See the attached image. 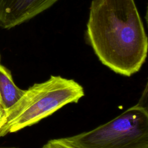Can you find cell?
Segmentation results:
<instances>
[{
	"label": "cell",
	"mask_w": 148,
	"mask_h": 148,
	"mask_svg": "<svg viewBox=\"0 0 148 148\" xmlns=\"http://www.w3.org/2000/svg\"><path fill=\"white\" fill-rule=\"evenodd\" d=\"M86 39L99 60L131 76L145 62L148 40L135 0H92Z\"/></svg>",
	"instance_id": "6da1fadb"
},
{
	"label": "cell",
	"mask_w": 148,
	"mask_h": 148,
	"mask_svg": "<svg viewBox=\"0 0 148 148\" xmlns=\"http://www.w3.org/2000/svg\"><path fill=\"white\" fill-rule=\"evenodd\" d=\"M84 95L79 83L61 76L51 75L34 84L15 104L0 112V138L38 123L67 104L77 103Z\"/></svg>",
	"instance_id": "7a4b0ae2"
},
{
	"label": "cell",
	"mask_w": 148,
	"mask_h": 148,
	"mask_svg": "<svg viewBox=\"0 0 148 148\" xmlns=\"http://www.w3.org/2000/svg\"><path fill=\"white\" fill-rule=\"evenodd\" d=\"M75 148H148V112L138 103L95 128L62 138Z\"/></svg>",
	"instance_id": "3957f363"
},
{
	"label": "cell",
	"mask_w": 148,
	"mask_h": 148,
	"mask_svg": "<svg viewBox=\"0 0 148 148\" xmlns=\"http://www.w3.org/2000/svg\"><path fill=\"white\" fill-rule=\"evenodd\" d=\"M58 0H0V28L10 29L48 9Z\"/></svg>",
	"instance_id": "277c9868"
},
{
	"label": "cell",
	"mask_w": 148,
	"mask_h": 148,
	"mask_svg": "<svg viewBox=\"0 0 148 148\" xmlns=\"http://www.w3.org/2000/svg\"><path fill=\"white\" fill-rule=\"evenodd\" d=\"M24 92L14 84L11 72L0 64V112L15 104Z\"/></svg>",
	"instance_id": "5b68a950"
},
{
	"label": "cell",
	"mask_w": 148,
	"mask_h": 148,
	"mask_svg": "<svg viewBox=\"0 0 148 148\" xmlns=\"http://www.w3.org/2000/svg\"><path fill=\"white\" fill-rule=\"evenodd\" d=\"M41 148H75L65 142L62 138L49 140Z\"/></svg>",
	"instance_id": "8992f818"
},
{
	"label": "cell",
	"mask_w": 148,
	"mask_h": 148,
	"mask_svg": "<svg viewBox=\"0 0 148 148\" xmlns=\"http://www.w3.org/2000/svg\"><path fill=\"white\" fill-rule=\"evenodd\" d=\"M8 148H16V147H8Z\"/></svg>",
	"instance_id": "52a82bcc"
},
{
	"label": "cell",
	"mask_w": 148,
	"mask_h": 148,
	"mask_svg": "<svg viewBox=\"0 0 148 148\" xmlns=\"http://www.w3.org/2000/svg\"><path fill=\"white\" fill-rule=\"evenodd\" d=\"M0 60H1V57H0ZM0 103H1V99H0Z\"/></svg>",
	"instance_id": "ba28073f"
}]
</instances>
